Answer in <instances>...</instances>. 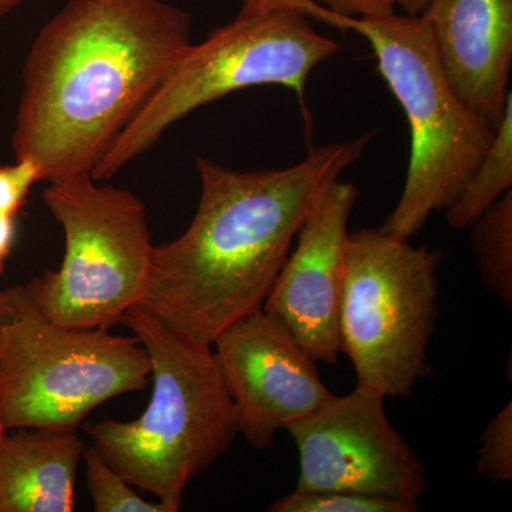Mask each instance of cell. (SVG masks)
<instances>
[{
  "label": "cell",
  "mask_w": 512,
  "mask_h": 512,
  "mask_svg": "<svg viewBox=\"0 0 512 512\" xmlns=\"http://www.w3.org/2000/svg\"><path fill=\"white\" fill-rule=\"evenodd\" d=\"M164 0H69L30 47L12 147L42 181L92 175L191 45Z\"/></svg>",
  "instance_id": "6da1fadb"
},
{
  "label": "cell",
  "mask_w": 512,
  "mask_h": 512,
  "mask_svg": "<svg viewBox=\"0 0 512 512\" xmlns=\"http://www.w3.org/2000/svg\"><path fill=\"white\" fill-rule=\"evenodd\" d=\"M373 137L313 148L281 170L237 171L198 157L197 211L183 235L154 248L137 306L212 348L227 326L262 309L316 192L355 164Z\"/></svg>",
  "instance_id": "7a4b0ae2"
},
{
  "label": "cell",
  "mask_w": 512,
  "mask_h": 512,
  "mask_svg": "<svg viewBox=\"0 0 512 512\" xmlns=\"http://www.w3.org/2000/svg\"><path fill=\"white\" fill-rule=\"evenodd\" d=\"M121 323L150 357V402L136 420L104 419L84 431L128 483L177 512L191 481L237 439V409L211 348L181 338L140 306Z\"/></svg>",
  "instance_id": "3957f363"
},
{
  "label": "cell",
  "mask_w": 512,
  "mask_h": 512,
  "mask_svg": "<svg viewBox=\"0 0 512 512\" xmlns=\"http://www.w3.org/2000/svg\"><path fill=\"white\" fill-rule=\"evenodd\" d=\"M309 19L355 32L372 47L384 82L410 128V158L399 202L382 228L409 241L434 212H444L466 187L493 143L497 126L458 97L420 16L352 18L313 0H288Z\"/></svg>",
  "instance_id": "277c9868"
},
{
  "label": "cell",
  "mask_w": 512,
  "mask_h": 512,
  "mask_svg": "<svg viewBox=\"0 0 512 512\" xmlns=\"http://www.w3.org/2000/svg\"><path fill=\"white\" fill-rule=\"evenodd\" d=\"M288 0H242L234 20L185 49L163 83L94 167L106 181L156 146L174 123L238 90L282 86L305 104L309 74L338 53Z\"/></svg>",
  "instance_id": "5b68a950"
},
{
  "label": "cell",
  "mask_w": 512,
  "mask_h": 512,
  "mask_svg": "<svg viewBox=\"0 0 512 512\" xmlns=\"http://www.w3.org/2000/svg\"><path fill=\"white\" fill-rule=\"evenodd\" d=\"M0 328V429L77 431L101 404L146 389L151 362L136 336L56 325L22 285Z\"/></svg>",
  "instance_id": "8992f818"
},
{
  "label": "cell",
  "mask_w": 512,
  "mask_h": 512,
  "mask_svg": "<svg viewBox=\"0 0 512 512\" xmlns=\"http://www.w3.org/2000/svg\"><path fill=\"white\" fill-rule=\"evenodd\" d=\"M441 259L443 252L413 247L382 229L349 232L339 336L357 386L384 399L412 397L417 383L430 375Z\"/></svg>",
  "instance_id": "52a82bcc"
},
{
  "label": "cell",
  "mask_w": 512,
  "mask_h": 512,
  "mask_svg": "<svg viewBox=\"0 0 512 512\" xmlns=\"http://www.w3.org/2000/svg\"><path fill=\"white\" fill-rule=\"evenodd\" d=\"M46 207L64 234L56 271L22 285L37 311L56 325L110 329L146 292L154 248L143 201L83 174L53 181Z\"/></svg>",
  "instance_id": "ba28073f"
},
{
  "label": "cell",
  "mask_w": 512,
  "mask_h": 512,
  "mask_svg": "<svg viewBox=\"0 0 512 512\" xmlns=\"http://www.w3.org/2000/svg\"><path fill=\"white\" fill-rule=\"evenodd\" d=\"M285 430L299 453L301 493H356L419 503L427 470L387 419L382 394L356 386Z\"/></svg>",
  "instance_id": "9c48e42d"
},
{
  "label": "cell",
  "mask_w": 512,
  "mask_h": 512,
  "mask_svg": "<svg viewBox=\"0 0 512 512\" xmlns=\"http://www.w3.org/2000/svg\"><path fill=\"white\" fill-rule=\"evenodd\" d=\"M212 346L237 409L239 434L256 450L271 447L279 430L332 396L315 360L264 309L235 320Z\"/></svg>",
  "instance_id": "30bf717a"
},
{
  "label": "cell",
  "mask_w": 512,
  "mask_h": 512,
  "mask_svg": "<svg viewBox=\"0 0 512 512\" xmlns=\"http://www.w3.org/2000/svg\"><path fill=\"white\" fill-rule=\"evenodd\" d=\"M359 195L355 184L339 178L319 188L296 235L295 249L262 306L284 323L315 362L328 365L339 359L345 249Z\"/></svg>",
  "instance_id": "8fae6325"
},
{
  "label": "cell",
  "mask_w": 512,
  "mask_h": 512,
  "mask_svg": "<svg viewBox=\"0 0 512 512\" xmlns=\"http://www.w3.org/2000/svg\"><path fill=\"white\" fill-rule=\"evenodd\" d=\"M420 19L458 97L497 126L512 99V0H430Z\"/></svg>",
  "instance_id": "7c38bea8"
},
{
  "label": "cell",
  "mask_w": 512,
  "mask_h": 512,
  "mask_svg": "<svg viewBox=\"0 0 512 512\" xmlns=\"http://www.w3.org/2000/svg\"><path fill=\"white\" fill-rule=\"evenodd\" d=\"M84 448L76 431H5L0 436V512L74 511Z\"/></svg>",
  "instance_id": "4fadbf2b"
},
{
  "label": "cell",
  "mask_w": 512,
  "mask_h": 512,
  "mask_svg": "<svg viewBox=\"0 0 512 512\" xmlns=\"http://www.w3.org/2000/svg\"><path fill=\"white\" fill-rule=\"evenodd\" d=\"M512 190V99L497 124L493 143L470 180L444 211L448 227L464 231Z\"/></svg>",
  "instance_id": "5bb4252c"
},
{
  "label": "cell",
  "mask_w": 512,
  "mask_h": 512,
  "mask_svg": "<svg viewBox=\"0 0 512 512\" xmlns=\"http://www.w3.org/2000/svg\"><path fill=\"white\" fill-rule=\"evenodd\" d=\"M471 248L478 274L488 292L512 306V190L504 194L473 225Z\"/></svg>",
  "instance_id": "9a60e30c"
},
{
  "label": "cell",
  "mask_w": 512,
  "mask_h": 512,
  "mask_svg": "<svg viewBox=\"0 0 512 512\" xmlns=\"http://www.w3.org/2000/svg\"><path fill=\"white\" fill-rule=\"evenodd\" d=\"M87 487L96 512H171L161 501H148L133 490V485L117 473L97 453L84 448Z\"/></svg>",
  "instance_id": "2e32d148"
},
{
  "label": "cell",
  "mask_w": 512,
  "mask_h": 512,
  "mask_svg": "<svg viewBox=\"0 0 512 512\" xmlns=\"http://www.w3.org/2000/svg\"><path fill=\"white\" fill-rule=\"evenodd\" d=\"M269 512H417L419 503L356 493L293 491L269 505Z\"/></svg>",
  "instance_id": "e0dca14e"
},
{
  "label": "cell",
  "mask_w": 512,
  "mask_h": 512,
  "mask_svg": "<svg viewBox=\"0 0 512 512\" xmlns=\"http://www.w3.org/2000/svg\"><path fill=\"white\" fill-rule=\"evenodd\" d=\"M478 474L505 483L512 477V403L505 404L485 427L478 448Z\"/></svg>",
  "instance_id": "ac0fdd59"
},
{
  "label": "cell",
  "mask_w": 512,
  "mask_h": 512,
  "mask_svg": "<svg viewBox=\"0 0 512 512\" xmlns=\"http://www.w3.org/2000/svg\"><path fill=\"white\" fill-rule=\"evenodd\" d=\"M39 181L40 168L29 158H20L15 164H0V215L16 217Z\"/></svg>",
  "instance_id": "d6986e66"
},
{
  "label": "cell",
  "mask_w": 512,
  "mask_h": 512,
  "mask_svg": "<svg viewBox=\"0 0 512 512\" xmlns=\"http://www.w3.org/2000/svg\"><path fill=\"white\" fill-rule=\"evenodd\" d=\"M323 8L338 15L352 18H375V16L392 15L396 6L392 0H313Z\"/></svg>",
  "instance_id": "ffe728a7"
},
{
  "label": "cell",
  "mask_w": 512,
  "mask_h": 512,
  "mask_svg": "<svg viewBox=\"0 0 512 512\" xmlns=\"http://www.w3.org/2000/svg\"><path fill=\"white\" fill-rule=\"evenodd\" d=\"M16 238V217L0 215V272L5 269Z\"/></svg>",
  "instance_id": "44dd1931"
},
{
  "label": "cell",
  "mask_w": 512,
  "mask_h": 512,
  "mask_svg": "<svg viewBox=\"0 0 512 512\" xmlns=\"http://www.w3.org/2000/svg\"><path fill=\"white\" fill-rule=\"evenodd\" d=\"M392 3L396 8L402 9L404 15L420 16L430 0H392Z\"/></svg>",
  "instance_id": "7402d4cb"
},
{
  "label": "cell",
  "mask_w": 512,
  "mask_h": 512,
  "mask_svg": "<svg viewBox=\"0 0 512 512\" xmlns=\"http://www.w3.org/2000/svg\"><path fill=\"white\" fill-rule=\"evenodd\" d=\"M13 315L12 299H10L9 289H0V328L5 325L6 322Z\"/></svg>",
  "instance_id": "603a6c76"
},
{
  "label": "cell",
  "mask_w": 512,
  "mask_h": 512,
  "mask_svg": "<svg viewBox=\"0 0 512 512\" xmlns=\"http://www.w3.org/2000/svg\"><path fill=\"white\" fill-rule=\"evenodd\" d=\"M25 2L26 0H0V19L5 18L12 10L19 8Z\"/></svg>",
  "instance_id": "cb8c5ba5"
},
{
  "label": "cell",
  "mask_w": 512,
  "mask_h": 512,
  "mask_svg": "<svg viewBox=\"0 0 512 512\" xmlns=\"http://www.w3.org/2000/svg\"><path fill=\"white\" fill-rule=\"evenodd\" d=\"M3 433H5V430L0 429V436H2Z\"/></svg>",
  "instance_id": "d4e9b609"
}]
</instances>
